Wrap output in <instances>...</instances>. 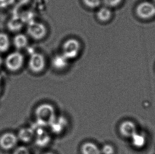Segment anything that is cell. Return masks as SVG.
I'll use <instances>...</instances> for the list:
<instances>
[{
  "label": "cell",
  "mask_w": 155,
  "mask_h": 154,
  "mask_svg": "<svg viewBox=\"0 0 155 154\" xmlns=\"http://www.w3.org/2000/svg\"><path fill=\"white\" fill-rule=\"evenodd\" d=\"M35 115L36 123L44 127L50 126L57 117L54 107L48 104H43L37 107Z\"/></svg>",
  "instance_id": "6da1fadb"
},
{
  "label": "cell",
  "mask_w": 155,
  "mask_h": 154,
  "mask_svg": "<svg viewBox=\"0 0 155 154\" xmlns=\"http://www.w3.org/2000/svg\"><path fill=\"white\" fill-rule=\"evenodd\" d=\"M135 12L139 19L150 20L155 18V4L150 1H143L137 5Z\"/></svg>",
  "instance_id": "7a4b0ae2"
},
{
  "label": "cell",
  "mask_w": 155,
  "mask_h": 154,
  "mask_svg": "<svg viewBox=\"0 0 155 154\" xmlns=\"http://www.w3.org/2000/svg\"><path fill=\"white\" fill-rule=\"evenodd\" d=\"M81 45L78 40L71 38L66 40L62 47V54L68 60L76 58L80 53Z\"/></svg>",
  "instance_id": "3957f363"
},
{
  "label": "cell",
  "mask_w": 155,
  "mask_h": 154,
  "mask_svg": "<svg viewBox=\"0 0 155 154\" xmlns=\"http://www.w3.org/2000/svg\"><path fill=\"white\" fill-rule=\"evenodd\" d=\"M25 58L23 54L19 51L11 52L8 54L5 60V65L9 71H19L23 67Z\"/></svg>",
  "instance_id": "277c9868"
},
{
  "label": "cell",
  "mask_w": 155,
  "mask_h": 154,
  "mask_svg": "<svg viewBox=\"0 0 155 154\" xmlns=\"http://www.w3.org/2000/svg\"><path fill=\"white\" fill-rule=\"evenodd\" d=\"M47 32L46 27L43 23L33 21L28 24V34L34 39H42L46 35Z\"/></svg>",
  "instance_id": "5b68a950"
},
{
  "label": "cell",
  "mask_w": 155,
  "mask_h": 154,
  "mask_svg": "<svg viewBox=\"0 0 155 154\" xmlns=\"http://www.w3.org/2000/svg\"><path fill=\"white\" fill-rule=\"evenodd\" d=\"M31 127L35 131L36 145L40 147L48 145L51 141V136L47 131L45 130V127L40 126L36 122L32 125Z\"/></svg>",
  "instance_id": "8992f818"
},
{
  "label": "cell",
  "mask_w": 155,
  "mask_h": 154,
  "mask_svg": "<svg viewBox=\"0 0 155 154\" xmlns=\"http://www.w3.org/2000/svg\"><path fill=\"white\" fill-rule=\"evenodd\" d=\"M46 66V60L43 55L39 53H33L28 61V67L34 73H39L44 70Z\"/></svg>",
  "instance_id": "52a82bcc"
},
{
  "label": "cell",
  "mask_w": 155,
  "mask_h": 154,
  "mask_svg": "<svg viewBox=\"0 0 155 154\" xmlns=\"http://www.w3.org/2000/svg\"><path fill=\"white\" fill-rule=\"evenodd\" d=\"M18 138L11 133H4L0 137V147L4 150L14 148L18 143Z\"/></svg>",
  "instance_id": "ba28073f"
},
{
  "label": "cell",
  "mask_w": 155,
  "mask_h": 154,
  "mask_svg": "<svg viewBox=\"0 0 155 154\" xmlns=\"http://www.w3.org/2000/svg\"><path fill=\"white\" fill-rule=\"evenodd\" d=\"M119 131L122 136L131 138L137 132L136 125L132 121H124L120 125Z\"/></svg>",
  "instance_id": "9c48e42d"
},
{
  "label": "cell",
  "mask_w": 155,
  "mask_h": 154,
  "mask_svg": "<svg viewBox=\"0 0 155 154\" xmlns=\"http://www.w3.org/2000/svg\"><path fill=\"white\" fill-rule=\"evenodd\" d=\"M68 124L66 118L63 116L56 117L54 121L50 125L51 131L56 134H59L61 133L65 128L67 127Z\"/></svg>",
  "instance_id": "30bf717a"
},
{
  "label": "cell",
  "mask_w": 155,
  "mask_h": 154,
  "mask_svg": "<svg viewBox=\"0 0 155 154\" xmlns=\"http://www.w3.org/2000/svg\"><path fill=\"white\" fill-rule=\"evenodd\" d=\"M69 60L67 59L62 53L57 54L53 57L51 65L54 68L58 70L65 69L68 65Z\"/></svg>",
  "instance_id": "8fae6325"
},
{
  "label": "cell",
  "mask_w": 155,
  "mask_h": 154,
  "mask_svg": "<svg viewBox=\"0 0 155 154\" xmlns=\"http://www.w3.org/2000/svg\"><path fill=\"white\" fill-rule=\"evenodd\" d=\"M35 137V131L32 127L23 128L18 133V139L22 142L29 143Z\"/></svg>",
  "instance_id": "7c38bea8"
},
{
  "label": "cell",
  "mask_w": 155,
  "mask_h": 154,
  "mask_svg": "<svg viewBox=\"0 0 155 154\" xmlns=\"http://www.w3.org/2000/svg\"><path fill=\"white\" fill-rule=\"evenodd\" d=\"M8 29L12 32L19 31L23 26V22L21 21L19 15L15 14L8 21L7 24Z\"/></svg>",
  "instance_id": "4fadbf2b"
},
{
  "label": "cell",
  "mask_w": 155,
  "mask_h": 154,
  "mask_svg": "<svg viewBox=\"0 0 155 154\" xmlns=\"http://www.w3.org/2000/svg\"><path fill=\"white\" fill-rule=\"evenodd\" d=\"M132 145L135 148H142L146 145L147 139L145 134L137 132L131 138Z\"/></svg>",
  "instance_id": "5bb4252c"
},
{
  "label": "cell",
  "mask_w": 155,
  "mask_h": 154,
  "mask_svg": "<svg viewBox=\"0 0 155 154\" xmlns=\"http://www.w3.org/2000/svg\"><path fill=\"white\" fill-rule=\"evenodd\" d=\"M82 154H102L99 147L92 142H86L81 147Z\"/></svg>",
  "instance_id": "9a60e30c"
},
{
  "label": "cell",
  "mask_w": 155,
  "mask_h": 154,
  "mask_svg": "<svg viewBox=\"0 0 155 154\" xmlns=\"http://www.w3.org/2000/svg\"><path fill=\"white\" fill-rule=\"evenodd\" d=\"M13 43L15 48L20 50L27 47L28 43V39L27 37L25 34H18L13 38Z\"/></svg>",
  "instance_id": "2e32d148"
},
{
  "label": "cell",
  "mask_w": 155,
  "mask_h": 154,
  "mask_svg": "<svg viewBox=\"0 0 155 154\" xmlns=\"http://www.w3.org/2000/svg\"><path fill=\"white\" fill-rule=\"evenodd\" d=\"M112 13L110 8L107 6H103L99 9L97 13V19L101 22H107L112 18Z\"/></svg>",
  "instance_id": "e0dca14e"
},
{
  "label": "cell",
  "mask_w": 155,
  "mask_h": 154,
  "mask_svg": "<svg viewBox=\"0 0 155 154\" xmlns=\"http://www.w3.org/2000/svg\"><path fill=\"white\" fill-rule=\"evenodd\" d=\"M10 47V40L8 35L3 32L0 33V52H5Z\"/></svg>",
  "instance_id": "ac0fdd59"
},
{
  "label": "cell",
  "mask_w": 155,
  "mask_h": 154,
  "mask_svg": "<svg viewBox=\"0 0 155 154\" xmlns=\"http://www.w3.org/2000/svg\"><path fill=\"white\" fill-rule=\"evenodd\" d=\"M83 2L89 8H95L101 5L102 0H83Z\"/></svg>",
  "instance_id": "d6986e66"
},
{
  "label": "cell",
  "mask_w": 155,
  "mask_h": 154,
  "mask_svg": "<svg viewBox=\"0 0 155 154\" xmlns=\"http://www.w3.org/2000/svg\"><path fill=\"white\" fill-rule=\"evenodd\" d=\"M122 0H102L105 6L110 8H114L118 6Z\"/></svg>",
  "instance_id": "ffe728a7"
},
{
  "label": "cell",
  "mask_w": 155,
  "mask_h": 154,
  "mask_svg": "<svg viewBox=\"0 0 155 154\" xmlns=\"http://www.w3.org/2000/svg\"><path fill=\"white\" fill-rule=\"evenodd\" d=\"M101 151V153L103 154H114L115 152L114 148L110 144L104 145Z\"/></svg>",
  "instance_id": "44dd1931"
},
{
  "label": "cell",
  "mask_w": 155,
  "mask_h": 154,
  "mask_svg": "<svg viewBox=\"0 0 155 154\" xmlns=\"http://www.w3.org/2000/svg\"><path fill=\"white\" fill-rule=\"evenodd\" d=\"M30 0H8V3L12 4L15 7H20L28 4Z\"/></svg>",
  "instance_id": "7402d4cb"
},
{
  "label": "cell",
  "mask_w": 155,
  "mask_h": 154,
  "mask_svg": "<svg viewBox=\"0 0 155 154\" xmlns=\"http://www.w3.org/2000/svg\"><path fill=\"white\" fill-rule=\"evenodd\" d=\"M13 154H30V152L26 147L24 146H20L15 150Z\"/></svg>",
  "instance_id": "603a6c76"
},
{
  "label": "cell",
  "mask_w": 155,
  "mask_h": 154,
  "mask_svg": "<svg viewBox=\"0 0 155 154\" xmlns=\"http://www.w3.org/2000/svg\"><path fill=\"white\" fill-rule=\"evenodd\" d=\"M6 3H8V0H0V5L5 4Z\"/></svg>",
  "instance_id": "cb8c5ba5"
},
{
  "label": "cell",
  "mask_w": 155,
  "mask_h": 154,
  "mask_svg": "<svg viewBox=\"0 0 155 154\" xmlns=\"http://www.w3.org/2000/svg\"><path fill=\"white\" fill-rule=\"evenodd\" d=\"M2 63H3V60H2V57L0 56V68H1V66H2Z\"/></svg>",
  "instance_id": "d4e9b609"
},
{
  "label": "cell",
  "mask_w": 155,
  "mask_h": 154,
  "mask_svg": "<svg viewBox=\"0 0 155 154\" xmlns=\"http://www.w3.org/2000/svg\"><path fill=\"white\" fill-rule=\"evenodd\" d=\"M1 75H0V91H1Z\"/></svg>",
  "instance_id": "484cf974"
},
{
  "label": "cell",
  "mask_w": 155,
  "mask_h": 154,
  "mask_svg": "<svg viewBox=\"0 0 155 154\" xmlns=\"http://www.w3.org/2000/svg\"><path fill=\"white\" fill-rule=\"evenodd\" d=\"M44 154H54L53 153H51V152H46V153H45Z\"/></svg>",
  "instance_id": "4316f807"
},
{
  "label": "cell",
  "mask_w": 155,
  "mask_h": 154,
  "mask_svg": "<svg viewBox=\"0 0 155 154\" xmlns=\"http://www.w3.org/2000/svg\"><path fill=\"white\" fill-rule=\"evenodd\" d=\"M153 2L155 4V0H153Z\"/></svg>",
  "instance_id": "83f0119b"
}]
</instances>
